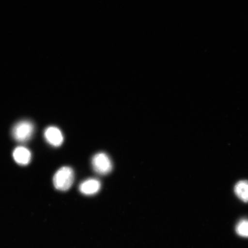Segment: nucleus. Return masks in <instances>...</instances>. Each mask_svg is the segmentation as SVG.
Returning a JSON list of instances; mask_svg holds the SVG:
<instances>
[{
	"instance_id": "nucleus-1",
	"label": "nucleus",
	"mask_w": 248,
	"mask_h": 248,
	"mask_svg": "<svg viewBox=\"0 0 248 248\" xmlns=\"http://www.w3.org/2000/svg\"><path fill=\"white\" fill-rule=\"evenodd\" d=\"M74 181V172L70 167H61L55 173L53 184L57 190L61 191L69 190Z\"/></svg>"
},
{
	"instance_id": "nucleus-2",
	"label": "nucleus",
	"mask_w": 248,
	"mask_h": 248,
	"mask_svg": "<svg viewBox=\"0 0 248 248\" xmlns=\"http://www.w3.org/2000/svg\"><path fill=\"white\" fill-rule=\"evenodd\" d=\"M33 132V124L30 121L24 120L16 124L12 129V135L16 141L25 142L32 137Z\"/></svg>"
},
{
	"instance_id": "nucleus-3",
	"label": "nucleus",
	"mask_w": 248,
	"mask_h": 248,
	"mask_svg": "<svg viewBox=\"0 0 248 248\" xmlns=\"http://www.w3.org/2000/svg\"><path fill=\"white\" fill-rule=\"evenodd\" d=\"M92 163L93 170L100 175H108L113 169V163L110 158L104 153L95 154L93 157Z\"/></svg>"
},
{
	"instance_id": "nucleus-4",
	"label": "nucleus",
	"mask_w": 248,
	"mask_h": 248,
	"mask_svg": "<svg viewBox=\"0 0 248 248\" xmlns=\"http://www.w3.org/2000/svg\"><path fill=\"white\" fill-rule=\"evenodd\" d=\"M45 138L52 146L58 147L63 144L64 137L61 130L57 127L51 126L45 130Z\"/></svg>"
},
{
	"instance_id": "nucleus-5",
	"label": "nucleus",
	"mask_w": 248,
	"mask_h": 248,
	"mask_svg": "<svg viewBox=\"0 0 248 248\" xmlns=\"http://www.w3.org/2000/svg\"><path fill=\"white\" fill-rule=\"evenodd\" d=\"M101 187V184L99 180L91 178L82 182L79 186V190L83 195L91 196L98 193Z\"/></svg>"
},
{
	"instance_id": "nucleus-6",
	"label": "nucleus",
	"mask_w": 248,
	"mask_h": 248,
	"mask_svg": "<svg viewBox=\"0 0 248 248\" xmlns=\"http://www.w3.org/2000/svg\"><path fill=\"white\" fill-rule=\"evenodd\" d=\"M14 159L16 162L21 166L29 164L32 159V154L29 149L24 147H18L15 149L13 153Z\"/></svg>"
},
{
	"instance_id": "nucleus-7",
	"label": "nucleus",
	"mask_w": 248,
	"mask_h": 248,
	"mask_svg": "<svg viewBox=\"0 0 248 248\" xmlns=\"http://www.w3.org/2000/svg\"><path fill=\"white\" fill-rule=\"evenodd\" d=\"M234 192L241 201L248 202V181L238 182L235 186Z\"/></svg>"
},
{
	"instance_id": "nucleus-8",
	"label": "nucleus",
	"mask_w": 248,
	"mask_h": 248,
	"mask_svg": "<svg viewBox=\"0 0 248 248\" xmlns=\"http://www.w3.org/2000/svg\"><path fill=\"white\" fill-rule=\"evenodd\" d=\"M237 233L240 236L248 237V220L244 219L237 224L236 228Z\"/></svg>"
}]
</instances>
